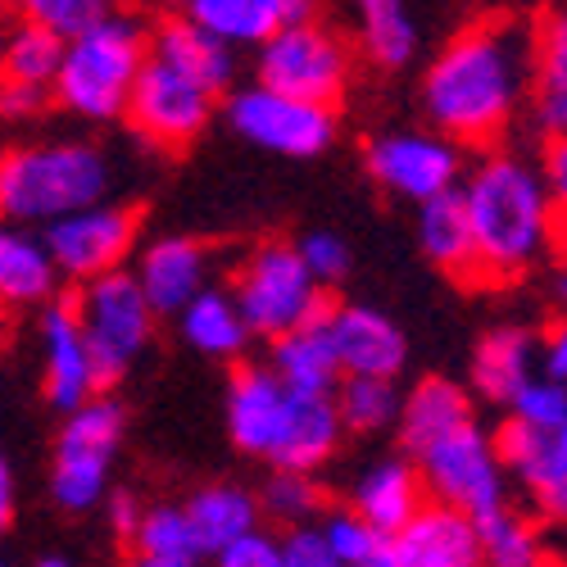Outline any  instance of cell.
<instances>
[{
  "label": "cell",
  "mask_w": 567,
  "mask_h": 567,
  "mask_svg": "<svg viewBox=\"0 0 567 567\" xmlns=\"http://www.w3.org/2000/svg\"><path fill=\"white\" fill-rule=\"evenodd\" d=\"M517 422H527L532 432H558L567 427V382H554V377H532V382L523 386V395H517L508 404Z\"/></svg>",
  "instance_id": "f35d334b"
},
{
  "label": "cell",
  "mask_w": 567,
  "mask_h": 567,
  "mask_svg": "<svg viewBox=\"0 0 567 567\" xmlns=\"http://www.w3.org/2000/svg\"><path fill=\"white\" fill-rule=\"evenodd\" d=\"M395 427H400L409 458H422L445 436L472 427V400L458 382H450V377H422V382L400 400Z\"/></svg>",
  "instance_id": "603a6c76"
},
{
  "label": "cell",
  "mask_w": 567,
  "mask_h": 567,
  "mask_svg": "<svg viewBox=\"0 0 567 567\" xmlns=\"http://www.w3.org/2000/svg\"><path fill=\"white\" fill-rule=\"evenodd\" d=\"M214 567H281V554H277V540H272V536L255 532V536H246L241 545L223 549V554L214 558Z\"/></svg>",
  "instance_id": "ee69618b"
},
{
  "label": "cell",
  "mask_w": 567,
  "mask_h": 567,
  "mask_svg": "<svg viewBox=\"0 0 567 567\" xmlns=\"http://www.w3.org/2000/svg\"><path fill=\"white\" fill-rule=\"evenodd\" d=\"M10 32H14V23H10L6 14H0V51H6V41H10Z\"/></svg>",
  "instance_id": "f907efd6"
},
{
  "label": "cell",
  "mask_w": 567,
  "mask_h": 567,
  "mask_svg": "<svg viewBox=\"0 0 567 567\" xmlns=\"http://www.w3.org/2000/svg\"><path fill=\"white\" fill-rule=\"evenodd\" d=\"M554 291H558V300H563V305H567V268H563V272H558V287H554Z\"/></svg>",
  "instance_id": "f5cc1de1"
},
{
  "label": "cell",
  "mask_w": 567,
  "mask_h": 567,
  "mask_svg": "<svg viewBox=\"0 0 567 567\" xmlns=\"http://www.w3.org/2000/svg\"><path fill=\"white\" fill-rule=\"evenodd\" d=\"M127 123L159 151H186L205 132L214 114V96H205L200 86L177 78L173 69L146 60L132 82V96L123 105Z\"/></svg>",
  "instance_id": "4fadbf2b"
},
{
  "label": "cell",
  "mask_w": 567,
  "mask_h": 567,
  "mask_svg": "<svg viewBox=\"0 0 567 567\" xmlns=\"http://www.w3.org/2000/svg\"><path fill=\"white\" fill-rule=\"evenodd\" d=\"M136 558H151V563H182V567H196L200 545L192 536V523L177 504H155V508H141L136 517Z\"/></svg>",
  "instance_id": "e575fe53"
},
{
  "label": "cell",
  "mask_w": 567,
  "mask_h": 567,
  "mask_svg": "<svg viewBox=\"0 0 567 567\" xmlns=\"http://www.w3.org/2000/svg\"><path fill=\"white\" fill-rule=\"evenodd\" d=\"M422 491L432 495V504H445L472 523L508 508V486H504V467L491 450V436L472 422V427L445 436L441 445H432L422 458H413Z\"/></svg>",
  "instance_id": "9c48e42d"
},
{
  "label": "cell",
  "mask_w": 567,
  "mask_h": 567,
  "mask_svg": "<svg viewBox=\"0 0 567 567\" xmlns=\"http://www.w3.org/2000/svg\"><path fill=\"white\" fill-rule=\"evenodd\" d=\"M477 540H482V567H536V563H545L536 527L527 517H517L513 508L482 517Z\"/></svg>",
  "instance_id": "d590c367"
},
{
  "label": "cell",
  "mask_w": 567,
  "mask_h": 567,
  "mask_svg": "<svg viewBox=\"0 0 567 567\" xmlns=\"http://www.w3.org/2000/svg\"><path fill=\"white\" fill-rule=\"evenodd\" d=\"M368 173L377 186H386L391 196L427 205L458 186L463 155L436 132H386L368 141Z\"/></svg>",
  "instance_id": "8fae6325"
},
{
  "label": "cell",
  "mask_w": 567,
  "mask_h": 567,
  "mask_svg": "<svg viewBox=\"0 0 567 567\" xmlns=\"http://www.w3.org/2000/svg\"><path fill=\"white\" fill-rule=\"evenodd\" d=\"M363 567H395V558H391V549H382V554H377L372 563H363Z\"/></svg>",
  "instance_id": "681fc988"
},
{
  "label": "cell",
  "mask_w": 567,
  "mask_h": 567,
  "mask_svg": "<svg viewBox=\"0 0 567 567\" xmlns=\"http://www.w3.org/2000/svg\"><path fill=\"white\" fill-rule=\"evenodd\" d=\"M186 19L236 51V45H264L291 23H309L313 6L309 0H196L186 6Z\"/></svg>",
  "instance_id": "44dd1931"
},
{
  "label": "cell",
  "mask_w": 567,
  "mask_h": 567,
  "mask_svg": "<svg viewBox=\"0 0 567 567\" xmlns=\"http://www.w3.org/2000/svg\"><path fill=\"white\" fill-rule=\"evenodd\" d=\"M37 567H69V563H64V558H41Z\"/></svg>",
  "instance_id": "db71d44e"
},
{
  "label": "cell",
  "mask_w": 567,
  "mask_h": 567,
  "mask_svg": "<svg viewBox=\"0 0 567 567\" xmlns=\"http://www.w3.org/2000/svg\"><path fill=\"white\" fill-rule=\"evenodd\" d=\"M337 417H341V432H386L395 427L400 417V391L395 382H372V377H341V386L332 391Z\"/></svg>",
  "instance_id": "836d02e7"
},
{
  "label": "cell",
  "mask_w": 567,
  "mask_h": 567,
  "mask_svg": "<svg viewBox=\"0 0 567 567\" xmlns=\"http://www.w3.org/2000/svg\"><path fill=\"white\" fill-rule=\"evenodd\" d=\"M110 164L96 146L60 141V146H23L0 155V223L6 227H51L69 214L101 205Z\"/></svg>",
  "instance_id": "3957f363"
},
{
  "label": "cell",
  "mask_w": 567,
  "mask_h": 567,
  "mask_svg": "<svg viewBox=\"0 0 567 567\" xmlns=\"http://www.w3.org/2000/svg\"><path fill=\"white\" fill-rule=\"evenodd\" d=\"M41 354H45V400L73 413L101 395L96 363L82 341V327L73 318V305H51L41 318Z\"/></svg>",
  "instance_id": "e0dca14e"
},
{
  "label": "cell",
  "mask_w": 567,
  "mask_h": 567,
  "mask_svg": "<svg viewBox=\"0 0 567 567\" xmlns=\"http://www.w3.org/2000/svg\"><path fill=\"white\" fill-rule=\"evenodd\" d=\"M141 218L127 205H91L82 214H69L60 223L45 227V250H51L55 272L78 277V281H96L105 272H118L127 250L136 246Z\"/></svg>",
  "instance_id": "7c38bea8"
},
{
  "label": "cell",
  "mask_w": 567,
  "mask_h": 567,
  "mask_svg": "<svg viewBox=\"0 0 567 567\" xmlns=\"http://www.w3.org/2000/svg\"><path fill=\"white\" fill-rule=\"evenodd\" d=\"M359 45L377 69H404L422 45V28L400 0H368L359 6Z\"/></svg>",
  "instance_id": "1f68e13d"
},
{
  "label": "cell",
  "mask_w": 567,
  "mask_h": 567,
  "mask_svg": "<svg viewBox=\"0 0 567 567\" xmlns=\"http://www.w3.org/2000/svg\"><path fill=\"white\" fill-rule=\"evenodd\" d=\"M259 86L277 91L287 101H300V105L337 110V101L350 86L346 41L318 19L281 28L277 37L259 45Z\"/></svg>",
  "instance_id": "52a82bcc"
},
{
  "label": "cell",
  "mask_w": 567,
  "mask_h": 567,
  "mask_svg": "<svg viewBox=\"0 0 567 567\" xmlns=\"http://www.w3.org/2000/svg\"><path fill=\"white\" fill-rule=\"evenodd\" d=\"M540 182L549 192V246H558V255L567 259V136L545 146Z\"/></svg>",
  "instance_id": "b9f144b4"
},
{
  "label": "cell",
  "mask_w": 567,
  "mask_h": 567,
  "mask_svg": "<svg viewBox=\"0 0 567 567\" xmlns=\"http://www.w3.org/2000/svg\"><path fill=\"white\" fill-rule=\"evenodd\" d=\"M136 517H141V504H136L132 495H114V499H110V523H114V532H118V536H127V540H132Z\"/></svg>",
  "instance_id": "7dc6e473"
},
{
  "label": "cell",
  "mask_w": 567,
  "mask_h": 567,
  "mask_svg": "<svg viewBox=\"0 0 567 567\" xmlns=\"http://www.w3.org/2000/svg\"><path fill=\"white\" fill-rule=\"evenodd\" d=\"M151 60L173 69L192 86H200L205 96H218V91H227L236 78V51H227L223 41H214L186 14L159 19V28L151 32Z\"/></svg>",
  "instance_id": "ffe728a7"
},
{
  "label": "cell",
  "mask_w": 567,
  "mask_h": 567,
  "mask_svg": "<svg viewBox=\"0 0 567 567\" xmlns=\"http://www.w3.org/2000/svg\"><path fill=\"white\" fill-rule=\"evenodd\" d=\"M291 395V391H287ZM341 417L332 395H291L287 400V422H281V436L272 450L277 472H313L337 454L341 445Z\"/></svg>",
  "instance_id": "cb8c5ba5"
},
{
  "label": "cell",
  "mask_w": 567,
  "mask_h": 567,
  "mask_svg": "<svg viewBox=\"0 0 567 567\" xmlns=\"http://www.w3.org/2000/svg\"><path fill=\"white\" fill-rule=\"evenodd\" d=\"M477 250V281L504 287L549 246V192L540 168L517 155H486L458 186Z\"/></svg>",
  "instance_id": "7a4b0ae2"
},
{
  "label": "cell",
  "mask_w": 567,
  "mask_h": 567,
  "mask_svg": "<svg viewBox=\"0 0 567 567\" xmlns=\"http://www.w3.org/2000/svg\"><path fill=\"white\" fill-rule=\"evenodd\" d=\"M536 73V19H482L445 41L422 78V105L454 151H491L523 110Z\"/></svg>",
  "instance_id": "6da1fadb"
},
{
  "label": "cell",
  "mask_w": 567,
  "mask_h": 567,
  "mask_svg": "<svg viewBox=\"0 0 567 567\" xmlns=\"http://www.w3.org/2000/svg\"><path fill=\"white\" fill-rule=\"evenodd\" d=\"M255 504L268 517H277V523H287L296 532V527H313V517L327 508V495H322V486L309 477V472H272V477L264 482V495Z\"/></svg>",
  "instance_id": "8d00e7d4"
},
{
  "label": "cell",
  "mask_w": 567,
  "mask_h": 567,
  "mask_svg": "<svg viewBox=\"0 0 567 567\" xmlns=\"http://www.w3.org/2000/svg\"><path fill=\"white\" fill-rule=\"evenodd\" d=\"M60 55H64V45L51 32L19 19L6 51H0V82L28 86V91H51V82L60 73Z\"/></svg>",
  "instance_id": "d6a6232c"
},
{
  "label": "cell",
  "mask_w": 567,
  "mask_h": 567,
  "mask_svg": "<svg viewBox=\"0 0 567 567\" xmlns=\"http://www.w3.org/2000/svg\"><path fill=\"white\" fill-rule=\"evenodd\" d=\"M231 305L241 309V322L250 337H287L300 327H327L337 309V296L322 291L309 277L305 259L287 241H264L246 255L231 281Z\"/></svg>",
  "instance_id": "5b68a950"
},
{
  "label": "cell",
  "mask_w": 567,
  "mask_h": 567,
  "mask_svg": "<svg viewBox=\"0 0 567 567\" xmlns=\"http://www.w3.org/2000/svg\"><path fill=\"white\" fill-rule=\"evenodd\" d=\"M491 450L504 472H513L545 517H567V427L532 432L527 422L504 417L491 436Z\"/></svg>",
  "instance_id": "5bb4252c"
},
{
  "label": "cell",
  "mask_w": 567,
  "mask_h": 567,
  "mask_svg": "<svg viewBox=\"0 0 567 567\" xmlns=\"http://www.w3.org/2000/svg\"><path fill=\"white\" fill-rule=\"evenodd\" d=\"M327 341H332L341 377H372V382H395L409 363L404 332L368 305H337L327 318Z\"/></svg>",
  "instance_id": "9a60e30c"
},
{
  "label": "cell",
  "mask_w": 567,
  "mask_h": 567,
  "mask_svg": "<svg viewBox=\"0 0 567 567\" xmlns=\"http://www.w3.org/2000/svg\"><path fill=\"white\" fill-rule=\"evenodd\" d=\"M0 567H10V563H6V558H0Z\"/></svg>",
  "instance_id": "9f6ffc18"
},
{
  "label": "cell",
  "mask_w": 567,
  "mask_h": 567,
  "mask_svg": "<svg viewBox=\"0 0 567 567\" xmlns=\"http://www.w3.org/2000/svg\"><path fill=\"white\" fill-rule=\"evenodd\" d=\"M268 372L291 395H332L341 386V368L327 341V327H300V332L277 337L268 350Z\"/></svg>",
  "instance_id": "4316f807"
},
{
  "label": "cell",
  "mask_w": 567,
  "mask_h": 567,
  "mask_svg": "<svg viewBox=\"0 0 567 567\" xmlns=\"http://www.w3.org/2000/svg\"><path fill=\"white\" fill-rule=\"evenodd\" d=\"M395 567H482L477 523L445 504H422L404 532L386 540Z\"/></svg>",
  "instance_id": "2e32d148"
},
{
  "label": "cell",
  "mask_w": 567,
  "mask_h": 567,
  "mask_svg": "<svg viewBox=\"0 0 567 567\" xmlns=\"http://www.w3.org/2000/svg\"><path fill=\"white\" fill-rule=\"evenodd\" d=\"M277 554H281V567H341L337 554L327 549V540H322L318 527L287 532V540H277Z\"/></svg>",
  "instance_id": "7bdbcfd3"
},
{
  "label": "cell",
  "mask_w": 567,
  "mask_h": 567,
  "mask_svg": "<svg viewBox=\"0 0 567 567\" xmlns=\"http://www.w3.org/2000/svg\"><path fill=\"white\" fill-rule=\"evenodd\" d=\"M536 337L523 327H495L477 341L472 354V386H477L491 404H513L523 386L536 377Z\"/></svg>",
  "instance_id": "484cf974"
},
{
  "label": "cell",
  "mask_w": 567,
  "mask_h": 567,
  "mask_svg": "<svg viewBox=\"0 0 567 567\" xmlns=\"http://www.w3.org/2000/svg\"><path fill=\"white\" fill-rule=\"evenodd\" d=\"M536 118L549 132V141L567 136V14L536 19Z\"/></svg>",
  "instance_id": "f546056e"
},
{
  "label": "cell",
  "mask_w": 567,
  "mask_h": 567,
  "mask_svg": "<svg viewBox=\"0 0 567 567\" xmlns=\"http://www.w3.org/2000/svg\"><path fill=\"white\" fill-rule=\"evenodd\" d=\"M536 567H558V563H549V558H545V563H536Z\"/></svg>",
  "instance_id": "11a10c76"
},
{
  "label": "cell",
  "mask_w": 567,
  "mask_h": 567,
  "mask_svg": "<svg viewBox=\"0 0 567 567\" xmlns=\"http://www.w3.org/2000/svg\"><path fill=\"white\" fill-rule=\"evenodd\" d=\"M123 404L110 395H96L91 404L73 409L55 441V467H51V491L60 508L86 513L96 508L110 491V467L123 445Z\"/></svg>",
  "instance_id": "ba28073f"
},
{
  "label": "cell",
  "mask_w": 567,
  "mask_h": 567,
  "mask_svg": "<svg viewBox=\"0 0 567 567\" xmlns=\"http://www.w3.org/2000/svg\"><path fill=\"white\" fill-rule=\"evenodd\" d=\"M417 241L436 268H445L450 277H463V281H477V250H472V227L463 214L458 186L417 209Z\"/></svg>",
  "instance_id": "f1b7e54d"
},
{
  "label": "cell",
  "mask_w": 567,
  "mask_h": 567,
  "mask_svg": "<svg viewBox=\"0 0 567 567\" xmlns=\"http://www.w3.org/2000/svg\"><path fill=\"white\" fill-rule=\"evenodd\" d=\"M545 372L554 377V382H567V318L549 332L545 341Z\"/></svg>",
  "instance_id": "bcb514c9"
},
{
  "label": "cell",
  "mask_w": 567,
  "mask_h": 567,
  "mask_svg": "<svg viewBox=\"0 0 567 567\" xmlns=\"http://www.w3.org/2000/svg\"><path fill=\"white\" fill-rule=\"evenodd\" d=\"M182 513H186V523H192V536H196L200 554H214V558L259 532L255 495L246 486H231V482L196 491L192 499L182 504Z\"/></svg>",
  "instance_id": "d4e9b609"
},
{
  "label": "cell",
  "mask_w": 567,
  "mask_h": 567,
  "mask_svg": "<svg viewBox=\"0 0 567 567\" xmlns=\"http://www.w3.org/2000/svg\"><path fill=\"white\" fill-rule=\"evenodd\" d=\"M23 19L37 23L41 32H51L60 45H69L96 23H105L110 6H101V0H32V6L23 10Z\"/></svg>",
  "instance_id": "74e56055"
},
{
  "label": "cell",
  "mask_w": 567,
  "mask_h": 567,
  "mask_svg": "<svg viewBox=\"0 0 567 567\" xmlns=\"http://www.w3.org/2000/svg\"><path fill=\"white\" fill-rule=\"evenodd\" d=\"M422 504H427V491H422V477H417V467L409 458L372 463L354 482V495H350V513L359 517V523H368L382 540L404 532L422 513Z\"/></svg>",
  "instance_id": "7402d4cb"
},
{
  "label": "cell",
  "mask_w": 567,
  "mask_h": 567,
  "mask_svg": "<svg viewBox=\"0 0 567 567\" xmlns=\"http://www.w3.org/2000/svg\"><path fill=\"white\" fill-rule=\"evenodd\" d=\"M182 322V337L192 341L200 354L209 359H241L246 346H250V332H246V322H241V309L231 305L227 291H200L192 305H186L177 313Z\"/></svg>",
  "instance_id": "4dcf8cb0"
},
{
  "label": "cell",
  "mask_w": 567,
  "mask_h": 567,
  "mask_svg": "<svg viewBox=\"0 0 567 567\" xmlns=\"http://www.w3.org/2000/svg\"><path fill=\"white\" fill-rule=\"evenodd\" d=\"M287 386L268 372V363H241L227 386V432L255 458H272L281 422H287Z\"/></svg>",
  "instance_id": "d6986e66"
},
{
  "label": "cell",
  "mask_w": 567,
  "mask_h": 567,
  "mask_svg": "<svg viewBox=\"0 0 567 567\" xmlns=\"http://www.w3.org/2000/svg\"><path fill=\"white\" fill-rule=\"evenodd\" d=\"M14 523V472H10V458L0 454V532Z\"/></svg>",
  "instance_id": "c3c4849f"
},
{
  "label": "cell",
  "mask_w": 567,
  "mask_h": 567,
  "mask_svg": "<svg viewBox=\"0 0 567 567\" xmlns=\"http://www.w3.org/2000/svg\"><path fill=\"white\" fill-rule=\"evenodd\" d=\"M146 60H151L146 23L127 14H110L105 23H96L64 45L51 91L60 96V105H69L82 118H114L123 114L132 82Z\"/></svg>",
  "instance_id": "277c9868"
},
{
  "label": "cell",
  "mask_w": 567,
  "mask_h": 567,
  "mask_svg": "<svg viewBox=\"0 0 567 567\" xmlns=\"http://www.w3.org/2000/svg\"><path fill=\"white\" fill-rule=\"evenodd\" d=\"M55 287H60V272L41 236H32L28 227L0 223V305L10 309L41 305L55 296Z\"/></svg>",
  "instance_id": "83f0119b"
},
{
  "label": "cell",
  "mask_w": 567,
  "mask_h": 567,
  "mask_svg": "<svg viewBox=\"0 0 567 567\" xmlns=\"http://www.w3.org/2000/svg\"><path fill=\"white\" fill-rule=\"evenodd\" d=\"M127 567H182V563H151V558H132Z\"/></svg>",
  "instance_id": "816d5d0a"
},
{
  "label": "cell",
  "mask_w": 567,
  "mask_h": 567,
  "mask_svg": "<svg viewBox=\"0 0 567 567\" xmlns=\"http://www.w3.org/2000/svg\"><path fill=\"white\" fill-rule=\"evenodd\" d=\"M45 101V91H28V86H10V82H0V114H37Z\"/></svg>",
  "instance_id": "f6af8a7d"
},
{
  "label": "cell",
  "mask_w": 567,
  "mask_h": 567,
  "mask_svg": "<svg viewBox=\"0 0 567 567\" xmlns=\"http://www.w3.org/2000/svg\"><path fill=\"white\" fill-rule=\"evenodd\" d=\"M296 255L305 259V268H309V277L318 281V287L322 291H332L337 287V281L350 272V246L341 241V236L337 231H309L305 236V241L296 246Z\"/></svg>",
  "instance_id": "60d3db41"
},
{
  "label": "cell",
  "mask_w": 567,
  "mask_h": 567,
  "mask_svg": "<svg viewBox=\"0 0 567 567\" xmlns=\"http://www.w3.org/2000/svg\"><path fill=\"white\" fill-rule=\"evenodd\" d=\"M136 287L159 313H182L200 291H209V250L192 236H159L136 264Z\"/></svg>",
  "instance_id": "ac0fdd59"
},
{
  "label": "cell",
  "mask_w": 567,
  "mask_h": 567,
  "mask_svg": "<svg viewBox=\"0 0 567 567\" xmlns=\"http://www.w3.org/2000/svg\"><path fill=\"white\" fill-rule=\"evenodd\" d=\"M73 305V318L82 327V341L96 363V382L101 391L114 386L118 377L136 363V354L146 350L151 332H155V309L141 296L132 272H105L96 281H82V291Z\"/></svg>",
  "instance_id": "8992f818"
},
{
  "label": "cell",
  "mask_w": 567,
  "mask_h": 567,
  "mask_svg": "<svg viewBox=\"0 0 567 567\" xmlns=\"http://www.w3.org/2000/svg\"><path fill=\"white\" fill-rule=\"evenodd\" d=\"M318 532H322L327 549L337 554V563H341V567H363V563H372L377 554L386 549V540L377 536L368 523H359V517H354L350 508L327 513V523H322Z\"/></svg>",
  "instance_id": "ab89813d"
},
{
  "label": "cell",
  "mask_w": 567,
  "mask_h": 567,
  "mask_svg": "<svg viewBox=\"0 0 567 567\" xmlns=\"http://www.w3.org/2000/svg\"><path fill=\"white\" fill-rule=\"evenodd\" d=\"M227 123L236 127V136H246L250 146L272 151V155H291V159L322 155L337 136V110L287 101L268 86L231 91L227 96Z\"/></svg>",
  "instance_id": "30bf717a"
}]
</instances>
